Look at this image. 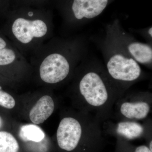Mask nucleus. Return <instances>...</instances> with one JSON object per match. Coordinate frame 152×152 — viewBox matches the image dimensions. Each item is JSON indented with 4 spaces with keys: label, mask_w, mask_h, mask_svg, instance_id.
Masks as SVG:
<instances>
[{
    "label": "nucleus",
    "mask_w": 152,
    "mask_h": 152,
    "mask_svg": "<svg viewBox=\"0 0 152 152\" xmlns=\"http://www.w3.org/2000/svg\"><path fill=\"white\" fill-rule=\"evenodd\" d=\"M124 94L104 66L92 61L77 69L71 97L76 109L94 115L103 123L112 118L115 103Z\"/></svg>",
    "instance_id": "nucleus-1"
},
{
    "label": "nucleus",
    "mask_w": 152,
    "mask_h": 152,
    "mask_svg": "<svg viewBox=\"0 0 152 152\" xmlns=\"http://www.w3.org/2000/svg\"><path fill=\"white\" fill-rule=\"evenodd\" d=\"M22 2L26 3L27 4H34L35 3L39 2V1H44V0H19Z\"/></svg>",
    "instance_id": "nucleus-18"
},
{
    "label": "nucleus",
    "mask_w": 152,
    "mask_h": 152,
    "mask_svg": "<svg viewBox=\"0 0 152 152\" xmlns=\"http://www.w3.org/2000/svg\"><path fill=\"white\" fill-rule=\"evenodd\" d=\"M19 145L11 133L0 131V152H19Z\"/></svg>",
    "instance_id": "nucleus-12"
},
{
    "label": "nucleus",
    "mask_w": 152,
    "mask_h": 152,
    "mask_svg": "<svg viewBox=\"0 0 152 152\" xmlns=\"http://www.w3.org/2000/svg\"><path fill=\"white\" fill-rule=\"evenodd\" d=\"M152 107L151 93L127 91L115 103L112 118L116 121H143L151 113Z\"/></svg>",
    "instance_id": "nucleus-4"
},
{
    "label": "nucleus",
    "mask_w": 152,
    "mask_h": 152,
    "mask_svg": "<svg viewBox=\"0 0 152 152\" xmlns=\"http://www.w3.org/2000/svg\"><path fill=\"white\" fill-rule=\"evenodd\" d=\"M7 45L5 40L0 36V50L7 48Z\"/></svg>",
    "instance_id": "nucleus-17"
},
{
    "label": "nucleus",
    "mask_w": 152,
    "mask_h": 152,
    "mask_svg": "<svg viewBox=\"0 0 152 152\" xmlns=\"http://www.w3.org/2000/svg\"><path fill=\"white\" fill-rule=\"evenodd\" d=\"M134 152H152V151H151L148 147L142 145L137 147Z\"/></svg>",
    "instance_id": "nucleus-16"
},
{
    "label": "nucleus",
    "mask_w": 152,
    "mask_h": 152,
    "mask_svg": "<svg viewBox=\"0 0 152 152\" xmlns=\"http://www.w3.org/2000/svg\"><path fill=\"white\" fill-rule=\"evenodd\" d=\"M55 107L56 104L53 98L49 95H44L38 100L30 110V121L36 125L42 124L52 115Z\"/></svg>",
    "instance_id": "nucleus-10"
},
{
    "label": "nucleus",
    "mask_w": 152,
    "mask_h": 152,
    "mask_svg": "<svg viewBox=\"0 0 152 152\" xmlns=\"http://www.w3.org/2000/svg\"><path fill=\"white\" fill-rule=\"evenodd\" d=\"M106 28V36L140 64L152 69L151 45L137 41L123 28L118 20L107 25Z\"/></svg>",
    "instance_id": "nucleus-5"
},
{
    "label": "nucleus",
    "mask_w": 152,
    "mask_h": 152,
    "mask_svg": "<svg viewBox=\"0 0 152 152\" xmlns=\"http://www.w3.org/2000/svg\"><path fill=\"white\" fill-rule=\"evenodd\" d=\"M16 58L15 52L6 48L0 50V67L6 66L12 64Z\"/></svg>",
    "instance_id": "nucleus-13"
},
{
    "label": "nucleus",
    "mask_w": 152,
    "mask_h": 152,
    "mask_svg": "<svg viewBox=\"0 0 152 152\" xmlns=\"http://www.w3.org/2000/svg\"><path fill=\"white\" fill-rule=\"evenodd\" d=\"M73 69L70 59L62 53L51 54L45 58L39 68L42 80L50 84H57L64 81Z\"/></svg>",
    "instance_id": "nucleus-6"
},
{
    "label": "nucleus",
    "mask_w": 152,
    "mask_h": 152,
    "mask_svg": "<svg viewBox=\"0 0 152 152\" xmlns=\"http://www.w3.org/2000/svg\"><path fill=\"white\" fill-rule=\"evenodd\" d=\"M20 134L23 138L28 141L39 142L45 137L44 131L37 125L30 124L22 126Z\"/></svg>",
    "instance_id": "nucleus-11"
},
{
    "label": "nucleus",
    "mask_w": 152,
    "mask_h": 152,
    "mask_svg": "<svg viewBox=\"0 0 152 152\" xmlns=\"http://www.w3.org/2000/svg\"><path fill=\"white\" fill-rule=\"evenodd\" d=\"M138 33L141 34L147 40L148 43L152 45V27L150 26L149 27L146 28L143 30H141L138 31Z\"/></svg>",
    "instance_id": "nucleus-15"
},
{
    "label": "nucleus",
    "mask_w": 152,
    "mask_h": 152,
    "mask_svg": "<svg viewBox=\"0 0 152 152\" xmlns=\"http://www.w3.org/2000/svg\"><path fill=\"white\" fill-rule=\"evenodd\" d=\"M102 129V123L94 115L77 110L67 112L57 129V144L63 151H73L82 141L97 140Z\"/></svg>",
    "instance_id": "nucleus-2"
},
{
    "label": "nucleus",
    "mask_w": 152,
    "mask_h": 152,
    "mask_svg": "<svg viewBox=\"0 0 152 152\" xmlns=\"http://www.w3.org/2000/svg\"><path fill=\"white\" fill-rule=\"evenodd\" d=\"M46 24L40 19L30 20L22 17L17 18L12 25V32L17 39L28 44L35 38H41L48 32Z\"/></svg>",
    "instance_id": "nucleus-8"
},
{
    "label": "nucleus",
    "mask_w": 152,
    "mask_h": 152,
    "mask_svg": "<svg viewBox=\"0 0 152 152\" xmlns=\"http://www.w3.org/2000/svg\"><path fill=\"white\" fill-rule=\"evenodd\" d=\"M16 102L12 95L5 91L0 86V106L7 109H12L15 107Z\"/></svg>",
    "instance_id": "nucleus-14"
},
{
    "label": "nucleus",
    "mask_w": 152,
    "mask_h": 152,
    "mask_svg": "<svg viewBox=\"0 0 152 152\" xmlns=\"http://www.w3.org/2000/svg\"><path fill=\"white\" fill-rule=\"evenodd\" d=\"M104 123V129L127 140L139 138L152 129V121L150 119H147L143 124L132 121H116L113 122L109 120Z\"/></svg>",
    "instance_id": "nucleus-7"
},
{
    "label": "nucleus",
    "mask_w": 152,
    "mask_h": 152,
    "mask_svg": "<svg viewBox=\"0 0 152 152\" xmlns=\"http://www.w3.org/2000/svg\"><path fill=\"white\" fill-rule=\"evenodd\" d=\"M100 47L107 73L123 93L145 77L140 64L107 36Z\"/></svg>",
    "instance_id": "nucleus-3"
},
{
    "label": "nucleus",
    "mask_w": 152,
    "mask_h": 152,
    "mask_svg": "<svg viewBox=\"0 0 152 152\" xmlns=\"http://www.w3.org/2000/svg\"><path fill=\"white\" fill-rule=\"evenodd\" d=\"M3 124V120L2 119V118H1V117L0 116V128L2 126Z\"/></svg>",
    "instance_id": "nucleus-19"
},
{
    "label": "nucleus",
    "mask_w": 152,
    "mask_h": 152,
    "mask_svg": "<svg viewBox=\"0 0 152 152\" xmlns=\"http://www.w3.org/2000/svg\"><path fill=\"white\" fill-rule=\"evenodd\" d=\"M109 0H72L71 10L76 20H91L99 15L106 8Z\"/></svg>",
    "instance_id": "nucleus-9"
}]
</instances>
